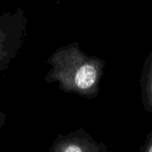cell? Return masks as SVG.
Listing matches in <instances>:
<instances>
[{"label":"cell","instance_id":"6da1fadb","mask_svg":"<svg viewBox=\"0 0 152 152\" xmlns=\"http://www.w3.org/2000/svg\"><path fill=\"white\" fill-rule=\"evenodd\" d=\"M47 63L51 67L45 77L47 84L58 83L61 91L88 100L98 96L106 66L103 59L86 54L73 42L58 48Z\"/></svg>","mask_w":152,"mask_h":152},{"label":"cell","instance_id":"7a4b0ae2","mask_svg":"<svg viewBox=\"0 0 152 152\" xmlns=\"http://www.w3.org/2000/svg\"><path fill=\"white\" fill-rule=\"evenodd\" d=\"M27 24L20 8L0 15V72L8 68L20 50L27 36Z\"/></svg>","mask_w":152,"mask_h":152},{"label":"cell","instance_id":"3957f363","mask_svg":"<svg viewBox=\"0 0 152 152\" xmlns=\"http://www.w3.org/2000/svg\"><path fill=\"white\" fill-rule=\"evenodd\" d=\"M49 152H112L102 142L96 141L84 128L67 134H59L52 142Z\"/></svg>","mask_w":152,"mask_h":152},{"label":"cell","instance_id":"277c9868","mask_svg":"<svg viewBox=\"0 0 152 152\" xmlns=\"http://www.w3.org/2000/svg\"><path fill=\"white\" fill-rule=\"evenodd\" d=\"M140 88L143 109L146 112L152 113V50L142 65Z\"/></svg>","mask_w":152,"mask_h":152},{"label":"cell","instance_id":"5b68a950","mask_svg":"<svg viewBox=\"0 0 152 152\" xmlns=\"http://www.w3.org/2000/svg\"><path fill=\"white\" fill-rule=\"evenodd\" d=\"M138 152H152V129L148 134L145 142L141 146Z\"/></svg>","mask_w":152,"mask_h":152},{"label":"cell","instance_id":"8992f818","mask_svg":"<svg viewBox=\"0 0 152 152\" xmlns=\"http://www.w3.org/2000/svg\"><path fill=\"white\" fill-rule=\"evenodd\" d=\"M5 122H6V115L0 109V129L5 125Z\"/></svg>","mask_w":152,"mask_h":152}]
</instances>
